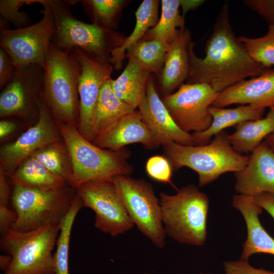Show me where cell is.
<instances>
[{
    "label": "cell",
    "mask_w": 274,
    "mask_h": 274,
    "mask_svg": "<svg viewBox=\"0 0 274 274\" xmlns=\"http://www.w3.org/2000/svg\"><path fill=\"white\" fill-rule=\"evenodd\" d=\"M112 80H109L101 89L92 112V142L121 117L135 110L116 95L112 87Z\"/></svg>",
    "instance_id": "obj_22"
},
{
    "label": "cell",
    "mask_w": 274,
    "mask_h": 274,
    "mask_svg": "<svg viewBox=\"0 0 274 274\" xmlns=\"http://www.w3.org/2000/svg\"><path fill=\"white\" fill-rule=\"evenodd\" d=\"M202 0H180V6L182 9V16L189 10H193L200 6L204 2Z\"/></svg>",
    "instance_id": "obj_42"
},
{
    "label": "cell",
    "mask_w": 274,
    "mask_h": 274,
    "mask_svg": "<svg viewBox=\"0 0 274 274\" xmlns=\"http://www.w3.org/2000/svg\"><path fill=\"white\" fill-rule=\"evenodd\" d=\"M250 57L265 68L274 65V25H268L266 34L257 38H238Z\"/></svg>",
    "instance_id": "obj_33"
},
{
    "label": "cell",
    "mask_w": 274,
    "mask_h": 274,
    "mask_svg": "<svg viewBox=\"0 0 274 274\" xmlns=\"http://www.w3.org/2000/svg\"><path fill=\"white\" fill-rule=\"evenodd\" d=\"M232 205L242 214L247 230L241 259L248 260L250 256L257 253L274 255V238L262 226L259 216L262 213V209L253 200L252 196L234 195Z\"/></svg>",
    "instance_id": "obj_20"
},
{
    "label": "cell",
    "mask_w": 274,
    "mask_h": 274,
    "mask_svg": "<svg viewBox=\"0 0 274 274\" xmlns=\"http://www.w3.org/2000/svg\"><path fill=\"white\" fill-rule=\"evenodd\" d=\"M42 6L43 16L37 23L1 30V47L9 55L15 67L38 64L45 68L55 27L51 9L47 5Z\"/></svg>",
    "instance_id": "obj_10"
},
{
    "label": "cell",
    "mask_w": 274,
    "mask_h": 274,
    "mask_svg": "<svg viewBox=\"0 0 274 274\" xmlns=\"http://www.w3.org/2000/svg\"><path fill=\"white\" fill-rule=\"evenodd\" d=\"M76 190L83 207L94 212V225L99 230L115 237L129 231L135 226L113 182L90 181Z\"/></svg>",
    "instance_id": "obj_11"
},
{
    "label": "cell",
    "mask_w": 274,
    "mask_h": 274,
    "mask_svg": "<svg viewBox=\"0 0 274 274\" xmlns=\"http://www.w3.org/2000/svg\"><path fill=\"white\" fill-rule=\"evenodd\" d=\"M80 65L72 50L52 42L44 68L42 96L57 123L77 127L79 118Z\"/></svg>",
    "instance_id": "obj_4"
},
{
    "label": "cell",
    "mask_w": 274,
    "mask_h": 274,
    "mask_svg": "<svg viewBox=\"0 0 274 274\" xmlns=\"http://www.w3.org/2000/svg\"><path fill=\"white\" fill-rule=\"evenodd\" d=\"M44 68L38 64L16 67L0 95V116L38 115L42 95Z\"/></svg>",
    "instance_id": "obj_15"
},
{
    "label": "cell",
    "mask_w": 274,
    "mask_h": 274,
    "mask_svg": "<svg viewBox=\"0 0 274 274\" xmlns=\"http://www.w3.org/2000/svg\"><path fill=\"white\" fill-rule=\"evenodd\" d=\"M234 176V190L238 194H274V152L261 142L251 152L245 168Z\"/></svg>",
    "instance_id": "obj_18"
},
{
    "label": "cell",
    "mask_w": 274,
    "mask_h": 274,
    "mask_svg": "<svg viewBox=\"0 0 274 274\" xmlns=\"http://www.w3.org/2000/svg\"><path fill=\"white\" fill-rule=\"evenodd\" d=\"M209 112L213 118L211 125L205 131L191 133L193 145H207L213 136L228 127L235 126L244 121L261 119L264 110H257L247 105L231 109L211 106Z\"/></svg>",
    "instance_id": "obj_23"
},
{
    "label": "cell",
    "mask_w": 274,
    "mask_h": 274,
    "mask_svg": "<svg viewBox=\"0 0 274 274\" xmlns=\"http://www.w3.org/2000/svg\"><path fill=\"white\" fill-rule=\"evenodd\" d=\"M159 202L166 235L179 243L197 247L204 245L209 207L206 193L189 184L174 195L160 192Z\"/></svg>",
    "instance_id": "obj_5"
},
{
    "label": "cell",
    "mask_w": 274,
    "mask_h": 274,
    "mask_svg": "<svg viewBox=\"0 0 274 274\" xmlns=\"http://www.w3.org/2000/svg\"><path fill=\"white\" fill-rule=\"evenodd\" d=\"M9 177L13 186L43 191L60 190L68 184L64 179L51 172L31 156L21 163Z\"/></svg>",
    "instance_id": "obj_25"
},
{
    "label": "cell",
    "mask_w": 274,
    "mask_h": 274,
    "mask_svg": "<svg viewBox=\"0 0 274 274\" xmlns=\"http://www.w3.org/2000/svg\"><path fill=\"white\" fill-rule=\"evenodd\" d=\"M191 41L190 31L181 27L176 39L168 46L159 84L164 95L178 89L187 78L189 71V49Z\"/></svg>",
    "instance_id": "obj_21"
},
{
    "label": "cell",
    "mask_w": 274,
    "mask_h": 274,
    "mask_svg": "<svg viewBox=\"0 0 274 274\" xmlns=\"http://www.w3.org/2000/svg\"><path fill=\"white\" fill-rule=\"evenodd\" d=\"M37 122L14 142L1 148V167L10 177L19 164L40 149L60 141L57 123L42 95L38 102Z\"/></svg>",
    "instance_id": "obj_13"
},
{
    "label": "cell",
    "mask_w": 274,
    "mask_h": 274,
    "mask_svg": "<svg viewBox=\"0 0 274 274\" xmlns=\"http://www.w3.org/2000/svg\"><path fill=\"white\" fill-rule=\"evenodd\" d=\"M243 3L268 25H274V0H245Z\"/></svg>",
    "instance_id": "obj_37"
},
{
    "label": "cell",
    "mask_w": 274,
    "mask_h": 274,
    "mask_svg": "<svg viewBox=\"0 0 274 274\" xmlns=\"http://www.w3.org/2000/svg\"><path fill=\"white\" fill-rule=\"evenodd\" d=\"M161 4L160 19L143 39L157 40L168 46L177 37L179 29L185 26V19L180 14V0H162Z\"/></svg>",
    "instance_id": "obj_28"
},
{
    "label": "cell",
    "mask_w": 274,
    "mask_h": 274,
    "mask_svg": "<svg viewBox=\"0 0 274 274\" xmlns=\"http://www.w3.org/2000/svg\"><path fill=\"white\" fill-rule=\"evenodd\" d=\"M151 74L134 60L128 58L122 73L117 79L112 80L113 91L120 100L136 110L146 97Z\"/></svg>",
    "instance_id": "obj_24"
},
{
    "label": "cell",
    "mask_w": 274,
    "mask_h": 274,
    "mask_svg": "<svg viewBox=\"0 0 274 274\" xmlns=\"http://www.w3.org/2000/svg\"><path fill=\"white\" fill-rule=\"evenodd\" d=\"M66 186L43 191L14 185L11 201L17 219L11 229L27 232L48 223L61 222L77 195Z\"/></svg>",
    "instance_id": "obj_8"
},
{
    "label": "cell",
    "mask_w": 274,
    "mask_h": 274,
    "mask_svg": "<svg viewBox=\"0 0 274 274\" xmlns=\"http://www.w3.org/2000/svg\"><path fill=\"white\" fill-rule=\"evenodd\" d=\"M15 66L8 53L0 47V88L10 81L15 70Z\"/></svg>",
    "instance_id": "obj_38"
},
{
    "label": "cell",
    "mask_w": 274,
    "mask_h": 274,
    "mask_svg": "<svg viewBox=\"0 0 274 274\" xmlns=\"http://www.w3.org/2000/svg\"><path fill=\"white\" fill-rule=\"evenodd\" d=\"M61 223H48L27 232L11 229L1 236V251L11 257L3 274H56L52 251Z\"/></svg>",
    "instance_id": "obj_7"
},
{
    "label": "cell",
    "mask_w": 274,
    "mask_h": 274,
    "mask_svg": "<svg viewBox=\"0 0 274 274\" xmlns=\"http://www.w3.org/2000/svg\"><path fill=\"white\" fill-rule=\"evenodd\" d=\"M269 110H270L274 113V106H273L272 107H271Z\"/></svg>",
    "instance_id": "obj_46"
},
{
    "label": "cell",
    "mask_w": 274,
    "mask_h": 274,
    "mask_svg": "<svg viewBox=\"0 0 274 274\" xmlns=\"http://www.w3.org/2000/svg\"><path fill=\"white\" fill-rule=\"evenodd\" d=\"M250 105L257 110L274 106V68L259 76L243 80L218 94L212 106L224 108L233 104Z\"/></svg>",
    "instance_id": "obj_17"
},
{
    "label": "cell",
    "mask_w": 274,
    "mask_h": 274,
    "mask_svg": "<svg viewBox=\"0 0 274 274\" xmlns=\"http://www.w3.org/2000/svg\"><path fill=\"white\" fill-rule=\"evenodd\" d=\"M11 260V257L8 254L1 255L0 267L1 269L5 271L9 266Z\"/></svg>",
    "instance_id": "obj_44"
},
{
    "label": "cell",
    "mask_w": 274,
    "mask_h": 274,
    "mask_svg": "<svg viewBox=\"0 0 274 274\" xmlns=\"http://www.w3.org/2000/svg\"><path fill=\"white\" fill-rule=\"evenodd\" d=\"M168 46L155 40L142 39L130 46L126 57L134 60L151 73L159 75L163 67Z\"/></svg>",
    "instance_id": "obj_29"
},
{
    "label": "cell",
    "mask_w": 274,
    "mask_h": 274,
    "mask_svg": "<svg viewBox=\"0 0 274 274\" xmlns=\"http://www.w3.org/2000/svg\"><path fill=\"white\" fill-rule=\"evenodd\" d=\"M143 121L160 146L174 142L193 145L191 133L182 130L175 122L156 89L153 79H148L146 95L138 107Z\"/></svg>",
    "instance_id": "obj_16"
},
{
    "label": "cell",
    "mask_w": 274,
    "mask_h": 274,
    "mask_svg": "<svg viewBox=\"0 0 274 274\" xmlns=\"http://www.w3.org/2000/svg\"><path fill=\"white\" fill-rule=\"evenodd\" d=\"M274 133V113L269 111L265 117L242 122L228 138L233 149L239 154L252 152L267 135Z\"/></svg>",
    "instance_id": "obj_26"
},
{
    "label": "cell",
    "mask_w": 274,
    "mask_h": 274,
    "mask_svg": "<svg viewBox=\"0 0 274 274\" xmlns=\"http://www.w3.org/2000/svg\"><path fill=\"white\" fill-rule=\"evenodd\" d=\"M113 183L131 220L157 248L166 244L159 199L152 185L144 179L118 175Z\"/></svg>",
    "instance_id": "obj_9"
},
{
    "label": "cell",
    "mask_w": 274,
    "mask_h": 274,
    "mask_svg": "<svg viewBox=\"0 0 274 274\" xmlns=\"http://www.w3.org/2000/svg\"><path fill=\"white\" fill-rule=\"evenodd\" d=\"M145 169L148 176L152 179L163 183L172 182L173 169L168 159L164 156L154 155L149 158L146 162Z\"/></svg>",
    "instance_id": "obj_35"
},
{
    "label": "cell",
    "mask_w": 274,
    "mask_h": 274,
    "mask_svg": "<svg viewBox=\"0 0 274 274\" xmlns=\"http://www.w3.org/2000/svg\"><path fill=\"white\" fill-rule=\"evenodd\" d=\"M225 274H274V272L251 266L248 260L239 259L223 262Z\"/></svg>",
    "instance_id": "obj_36"
},
{
    "label": "cell",
    "mask_w": 274,
    "mask_h": 274,
    "mask_svg": "<svg viewBox=\"0 0 274 274\" xmlns=\"http://www.w3.org/2000/svg\"><path fill=\"white\" fill-rule=\"evenodd\" d=\"M57 124L71 160L69 185L73 188L90 181L112 182L116 176L132 174L133 167L127 161L130 152L125 148L118 151L100 148L83 136L77 127Z\"/></svg>",
    "instance_id": "obj_2"
},
{
    "label": "cell",
    "mask_w": 274,
    "mask_h": 274,
    "mask_svg": "<svg viewBox=\"0 0 274 274\" xmlns=\"http://www.w3.org/2000/svg\"><path fill=\"white\" fill-rule=\"evenodd\" d=\"M6 177V175L3 169L1 167L0 205L8 207L10 197V189Z\"/></svg>",
    "instance_id": "obj_41"
},
{
    "label": "cell",
    "mask_w": 274,
    "mask_h": 274,
    "mask_svg": "<svg viewBox=\"0 0 274 274\" xmlns=\"http://www.w3.org/2000/svg\"><path fill=\"white\" fill-rule=\"evenodd\" d=\"M81 3L92 23L114 30L121 10L128 1L124 0H85Z\"/></svg>",
    "instance_id": "obj_32"
},
{
    "label": "cell",
    "mask_w": 274,
    "mask_h": 274,
    "mask_svg": "<svg viewBox=\"0 0 274 274\" xmlns=\"http://www.w3.org/2000/svg\"><path fill=\"white\" fill-rule=\"evenodd\" d=\"M15 124L10 121L1 120L0 122V138H3L11 134L16 129Z\"/></svg>",
    "instance_id": "obj_43"
},
{
    "label": "cell",
    "mask_w": 274,
    "mask_h": 274,
    "mask_svg": "<svg viewBox=\"0 0 274 274\" xmlns=\"http://www.w3.org/2000/svg\"><path fill=\"white\" fill-rule=\"evenodd\" d=\"M264 142L274 152V133H272L264 139Z\"/></svg>",
    "instance_id": "obj_45"
},
{
    "label": "cell",
    "mask_w": 274,
    "mask_h": 274,
    "mask_svg": "<svg viewBox=\"0 0 274 274\" xmlns=\"http://www.w3.org/2000/svg\"><path fill=\"white\" fill-rule=\"evenodd\" d=\"M36 0H1V17L17 28L27 26L31 20L27 13L20 12L23 5L35 3Z\"/></svg>",
    "instance_id": "obj_34"
},
{
    "label": "cell",
    "mask_w": 274,
    "mask_h": 274,
    "mask_svg": "<svg viewBox=\"0 0 274 274\" xmlns=\"http://www.w3.org/2000/svg\"><path fill=\"white\" fill-rule=\"evenodd\" d=\"M83 207L82 201L77 194L69 211L61 223L55 253L53 255V265L56 274H69L68 253L71 234L75 218Z\"/></svg>",
    "instance_id": "obj_30"
},
{
    "label": "cell",
    "mask_w": 274,
    "mask_h": 274,
    "mask_svg": "<svg viewBox=\"0 0 274 274\" xmlns=\"http://www.w3.org/2000/svg\"><path fill=\"white\" fill-rule=\"evenodd\" d=\"M229 134L223 130L214 136L206 145H183L174 142L163 146V156L173 170L187 167L198 175V186L203 187L228 172L242 170L249 157L236 152L230 144Z\"/></svg>",
    "instance_id": "obj_3"
},
{
    "label": "cell",
    "mask_w": 274,
    "mask_h": 274,
    "mask_svg": "<svg viewBox=\"0 0 274 274\" xmlns=\"http://www.w3.org/2000/svg\"><path fill=\"white\" fill-rule=\"evenodd\" d=\"M31 156L54 174L64 179L68 184L72 178V165L65 144L60 141L43 147Z\"/></svg>",
    "instance_id": "obj_31"
},
{
    "label": "cell",
    "mask_w": 274,
    "mask_h": 274,
    "mask_svg": "<svg viewBox=\"0 0 274 274\" xmlns=\"http://www.w3.org/2000/svg\"><path fill=\"white\" fill-rule=\"evenodd\" d=\"M17 219V214L14 210L8 207L0 205V233L2 236L11 229Z\"/></svg>",
    "instance_id": "obj_39"
},
{
    "label": "cell",
    "mask_w": 274,
    "mask_h": 274,
    "mask_svg": "<svg viewBox=\"0 0 274 274\" xmlns=\"http://www.w3.org/2000/svg\"><path fill=\"white\" fill-rule=\"evenodd\" d=\"M218 94L207 84L186 83L177 91L164 95L162 100L182 130L187 133L199 132L206 130L211 125L213 118L209 108Z\"/></svg>",
    "instance_id": "obj_12"
},
{
    "label": "cell",
    "mask_w": 274,
    "mask_h": 274,
    "mask_svg": "<svg viewBox=\"0 0 274 274\" xmlns=\"http://www.w3.org/2000/svg\"><path fill=\"white\" fill-rule=\"evenodd\" d=\"M194 44L192 42L189 47V71L186 83L207 84L219 93L248 77L259 76L267 68L250 57L235 36L229 20L227 3L221 7L206 42L204 57L196 55Z\"/></svg>",
    "instance_id": "obj_1"
},
{
    "label": "cell",
    "mask_w": 274,
    "mask_h": 274,
    "mask_svg": "<svg viewBox=\"0 0 274 274\" xmlns=\"http://www.w3.org/2000/svg\"><path fill=\"white\" fill-rule=\"evenodd\" d=\"M72 51L80 65L78 82L79 118L77 128L92 142L91 117L103 87L111 79L113 66L110 62L91 55L79 48Z\"/></svg>",
    "instance_id": "obj_14"
},
{
    "label": "cell",
    "mask_w": 274,
    "mask_h": 274,
    "mask_svg": "<svg viewBox=\"0 0 274 274\" xmlns=\"http://www.w3.org/2000/svg\"><path fill=\"white\" fill-rule=\"evenodd\" d=\"M92 143L100 148L113 151L120 150L133 143H140L148 150L160 146L136 110L121 117Z\"/></svg>",
    "instance_id": "obj_19"
},
{
    "label": "cell",
    "mask_w": 274,
    "mask_h": 274,
    "mask_svg": "<svg viewBox=\"0 0 274 274\" xmlns=\"http://www.w3.org/2000/svg\"><path fill=\"white\" fill-rule=\"evenodd\" d=\"M253 200L274 219V194L262 193L252 196Z\"/></svg>",
    "instance_id": "obj_40"
},
{
    "label": "cell",
    "mask_w": 274,
    "mask_h": 274,
    "mask_svg": "<svg viewBox=\"0 0 274 274\" xmlns=\"http://www.w3.org/2000/svg\"><path fill=\"white\" fill-rule=\"evenodd\" d=\"M75 1L36 0L48 6L54 18L55 32L52 42L59 48L71 51L79 48L110 62L112 51L124 40L114 30L79 20L72 14L70 5Z\"/></svg>",
    "instance_id": "obj_6"
},
{
    "label": "cell",
    "mask_w": 274,
    "mask_h": 274,
    "mask_svg": "<svg viewBox=\"0 0 274 274\" xmlns=\"http://www.w3.org/2000/svg\"><path fill=\"white\" fill-rule=\"evenodd\" d=\"M159 4L158 0H144L139 6L135 14L136 23L133 31L112 51L110 62L115 69L121 68L127 49L142 39L146 32L157 24Z\"/></svg>",
    "instance_id": "obj_27"
},
{
    "label": "cell",
    "mask_w": 274,
    "mask_h": 274,
    "mask_svg": "<svg viewBox=\"0 0 274 274\" xmlns=\"http://www.w3.org/2000/svg\"><path fill=\"white\" fill-rule=\"evenodd\" d=\"M198 274H212L211 273H209V272H207V273H204V272H200Z\"/></svg>",
    "instance_id": "obj_47"
}]
</instances>
